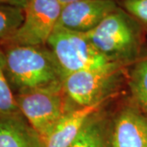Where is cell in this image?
<instances>
[{
  "instance_id": "9",
  "label": "cell",
  "mask_w": 147,
  "mask_h": 147,
  "mask_svg": "<svg viewBox=\"0 0 147 147\" xmlns=\"http://www.w3.org/2000/svg\"><path fill=\"white\" fill-rule=\"evenodd\" d=\"M110 100L75 107L67 112L45 139V147H69L79 136L89 119L103 110Z\"/></svg>"
},
{
  "instance_id": "13",
  "label": "cell",
  "mask_w": 147,
  "mask_h": 147,
  "mask_svg": "<svg viewBox=\"0 0 147 147\" xmlns=\"http://www.w3.org/2000/svg\"><path fill=\"white\" fill-rule=\"evenodd\" d=\"M24 8L0 4V43L12 36L24 20Z\"/></svg>"
},
{
  "instance_id": "4",
  "label": "cell",
  "mask_w": 147,
  "mask_h": 147,
  "mask_svg": "<svg viewBox=\"0 0 147 147\" xmlns=\"http://www.w3.org/2000/svg\"><path fill=\"white\" fill-rule=\"evenodd\" d=\"M15 99L21 115L44 142L62 117L75 108L69 105L63 84L18 93Z\"/></svg>"
},
{
  "instance_id": "1",
  "label": "cell",
  "mask_w": 147,
  "mask_h": 147,
  "mask_svg": "<svg viewBox=\"0 0 147 147\" xmlns=\"http://www.w3.org/2000/svg\"><path fill=\"white\" fill-rule=\"evenodd\" d=\"M145 32L136 20L119 7L85 34L110 62L127 67L146 55Z\"/></svg>"
},
{
  "instance_id": "10",
  "label": "cell",
  "mask_w": 147,
  "mask_h": 147,
  "mask_svg": "<svg viewBox=\"0 0 147 147\" xmlns=\"http://www.w3.org/2000/svg\"><path fill=\"white\" fill-rule=\"evenodd\" d=\"M0 147H45V142L20 112L0 116Z\"/></svg>"
},
{
  "instance_id": "16",
  "label": "cell",
  "mask_w": 147,
  "mask_h": 147,
  "mask_svg": "<svg viewBox=\"0 0 147 147\" xmlns=\"http://www.w3.org/2000/svg\"><path fill=\"white\" fill-rule=\"evenodd\" d=\"M28 1L29 0H0V4L16 6V7H19L25 9Z\"/></svg>"
},
{
  "instance_id": "14",
  "label": "cell",
  "mask_w": 147,
  "mask_h": 147,
  "mask_svg": "<svg viewBox=\"0 0 147 147\" xmlns=\"http://www.w3.org/2000/svg\"><path fill=\"white\" fill-rule=\"evenodd\" d=\"M16 113H20V111L16 105L15 94L7 77L4 52L0 44V116Z\"/></svg>"
},
{
  "instance_id": "8",
  "label": "cell",
  "mask_w": 147,
  "mask_h": 147,
  "mask_svg": "<svg viewBox=\"0 0 147 147\" xmlns=\"http://www.w3.org/2000/svg\"><path fill=\"white\" fill-rule=\"evenodd\" d=\"M112 147H147V115L134 103L111 116Z\"/></svg>"
},
{
  "instance_id": "5",
  "label": "cell",
  "mask_w": 147,
  "mask_h": 147,
  "mask_svg": "<svg viewBox=\"0 0 147 147\" xmlns=\"http://www.w3.org/2000/svg\"><path fill=\"white\" fill-rule=\"evenodd\" d=\"M46 46L53 53L64 78L80 70L112 64L96 49L85 34L59 26L53 30Z\"/></svg>"
},
{
  "instance_id": "3",
  "label": "cell",
  "mask_w": 147,
  "mask_h": 147,
  "mask_svg": "<svg viewBox=\"0 0 147 147\" xmlns=\"http://www.w3.org/2000/svg\"><path fill=\"white\" fill-rule=\"evenodd\" d=\"M124 68L112 63L70 74L63 79L64 91L76 107L110 100L124 78Z\"/></svg>"
},
{
  "instance_id": "6",
  "label": "cell",
  "mask_w": 147,
  "mask_h": 147,
  "mask_svg": "<svg viewBox=\"0 0 147 147\" xmlns=\"http://www.w3.org/2000/svg\"><path fill=\"white\" fill-rule=\"evenodd\" d=\"M62 7L58 0H29L21 26L1 44L46 46L57 26Z\"/></svg>"
},
{
  "instance_id": "17",
  "label": "cell",
  "mask_w": 147,
  "mask_h": 147,
  "mask_svg": "<svg viewBox=\"0 0 147 147\" xmlns=\"http://www.w3.org/2000/svg\"><path fill=\"white\" fill-rule=\"evenodd\" d=\"M61 4L62 6L66 5L69 3H74V2H78V1H82V0H58Z\"/></svg>"
},
{
  "instance_id": "2",
  "label": "cell",
  "mask_w": 147,
  "mask_h": 147,
  "mask_svg": "<svg viewBox=\"0 0 147 147\" xmlns=\"http://www.w3.org/2000/svg\"><path fill=\"white\" fill-rule=\"evenodd\" d=\"M1 45L7 77L15 95L63 84V74L47 46Z\"/></svg>"
},
{
  "instance_id": "7",
  "label": "cell",
  "mask_w": 147,
  "mask_h": 147,
  "mask_svg": "<svg viewBox=\"0 0 147 147\" xmlns=\"http://www.w3.org/2000/svg\"><path fill=\"white\" fill-rule=\"evenodd\" d=\"M119 7L115 0H82L63 6L57 26L87 34Z\"/></svg>"
},
{
  "instance_id": "15",
  "label": "cell",
  "mask_w": 147,
  "mask_h": 147,
  "mask_svg": "<svg viewBox=\"0 0 147 147\" xmlns=\"http://www.w3.org/2000/svg\"><path fill=\"white\" fill-rule=\"evenodd\" d=\"M121 7L147 30V0H121Z\"/></svg>"
},
{
  "instance_id": "11",
  "label": "cell",
  "mask_w": 147,
  "mask_h": 147,
  "mask_svg": "<svg viewBox=\"0 0 147 147\" xmlns=\"http://www.w3.org/2000/svg\"><path fill=\"white\" fill-rule=\"evenodd\" d=\"M69 147H112L111 116L103 110L96 112Z\"/></svg>"
},
{
  "instance_id": "12",
  "label": "cell",
  "mask_w": 147,
  "mask_h": 147,
  "mask_svg": "<svg viewBox=\"0 0 147 147\" xmlns=\"http://www.w3.org/2000/svg\"><path fill=\"white\" fill-rule=\"evenodd\" d=\"M127 79L131 102L147 115V55L129 66Z\"/></svg>"
}]
</instances>
